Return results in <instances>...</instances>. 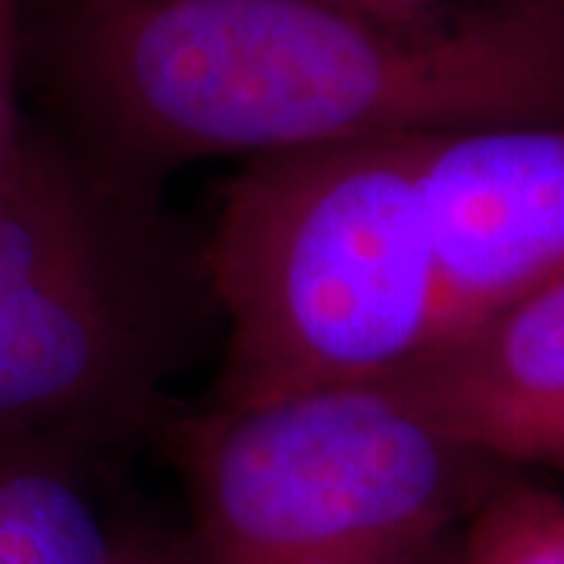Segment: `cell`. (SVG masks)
I'll list each match as a JSON object with an SVG mask.
<instances>
[{
    "instance_id": "obj_7",
    "label": "cell",
    "mask_w": 564,
    "mask_h": 564,
    "mask_svg": "<svg viewBox=\"0 0 564 564\" xmlns=\"http://www.w3.org/2000/svg\"><path fill=\"white\" fill-rule=\"evenodd\" d=\"M107 524L73 448L0 443V564H110Z\"/></svg>"
},
{
    "instance_id": "obj_2",
    "label": "cell",
    "mask_w": 564,
    "mask_h": 564,
    "mask_svg": "<svg viewBox=\"0 0 564 564\" xmlns=\"http://www.w3.org/2000/svg\"><path fill=\"white\" fill-rule=\"evenodd\" d=\"M417 139L245 161L204 245L226 323L214 404L380 383L443 339Z\"/></svg>"
},
{
    "instance_id": "obj_8",
    "label": "cell",
    "mask_w": 564,
    "mask_h": 564,
    "mask_svg": "<svg viewBox=\"0 0 564 564\" xmlns=\"http://www.w3.org/2000/svg\"><path fill=\"white\" fill-rule=\"evenodd\" d=\"M455 564H564V496L499 477L458 530Z\"/></svg>"
},
{
    "instance_id": "obj_10",
    "label": "cell",
    "mask_w": 564,
    "mask_h": 564,
    "mask_svg": "<svg viewBox=\"0 0 564 564\" xmlns=\"http://www.w3.org/2000/svg\"><path fill=\"white\" fill-rule=\"evenodd\" d=\"M110 564H185L176 540L141 524H113Z\"/></svg>"
},
{
    "instance_id": "obj_6",
    "label": "cell",
    "mask_w": 564,
    "mask_h": 564,
    "mask_svg": "<svg viewBox=\"0 0 564 564\" xmlns=\"http://www.w3.org/2000/svg\"><path fill=\"white\" fill-rule=\"evenodd\" d=\"M386 383L496 467L564 477V280L464 326Z\"/></svg>"
},
{
    "instance_id": "obj_3",
    "label": "cell",
    "mask_w": 564,
    "mask_h": 564,
    "mask_svg": "<svg viewBox=\"0 0 564 564\" xmlns=\"http://www.w3.org/2000/svg\"><path fill=\"white\" fill-rule=\"evenodd\" d=\"M180 299L154 192L22 122L0 166V443L161 423Z\"/></svg>"
},
{
    "instance_id": "obj_11",
    "label": "cell",
    "mask_w": 564,
    "mask_h": 564,
    "mask_svg": "<svg viewBox=\"0 0 564 564\" xmlns=\"http://www.w3.org/2000/svg\"><path fill=\"white\" fill-rule=\"evenodd\" d=\"M358 7L389 10V13H445V10H470V7H492L508 0H345Z\"/></svg>"
},
{
    "instance_id": "obj_1",
    "label": "cell",
    "mask_w": 564,
    "mask_h": 564,
    "mask_svg": "<svg viewBox=\"0 0 564 564\" xmlns=\"http://www.w3.org/2000/svg\"><path fill=\"white\" fill-rule=\"evenodd\" d=\"M25 69L63 139L154 192L195 161L564 122V0H29Z\"/></svg>"
},
{
    "instance_id": "obj_9",
    "label": "cell",
    "mask_w": 564,
    "mask_h": 564,
    "mask_svg": "<svg viewBox=\"0 0 564 564\" xmlns=\"http://www.w3.org/2000/svg\"><path fill=\"white\" fill-rule=\"evenodd\" d=\"M25 7L29 0H0V166L20 139L25 79Z\"/></svg>"
},
{
    "instance_id": "obj_12",
    "label": "cell",
    "mask_w": 564,
    "mask_h": 564,
    "mask_svg": "<svg viewBox=\"0 0 564 564\" xmlns=\"http://www.w3.org/2000/svg\"><path fill=\"white\" fill-rule=\"evenodd\" d=\"M455 536H458V533H455ZM455 536H452V540H448V543H445L443 549L430 558V564H455Z\"/></svg>"
},
{
    "instance_id": "obj_5",
    "label": "cell",
    "mask_w": 564,
    "mask_h": 564,
    "mask_svg": "<svg viewBox=\"0 0 564 564\" xmlns=\"http://www.w3.org/2000/svg\"><path fill=\"white\" fill-rule=\"evenodd\" d=\"M417 176L443 276V339L564 280V122L421 135Z\"/></svg>"
},
{
    "instance_id": "obj_4",
    "label": "cell",
    "mask_w": 564,
    "mask_h": 564,
    "mask_svg": "<svg viewBox=\"0 0 564 564\" xmlns=\"http://www.w3.org/2000/svg\"><path fill=\"white\" fill-rule=\"evenodd\" d=\"M161 423L185 564H430L502 477L386 380Z\"/></svg>"
}]
</instances>
